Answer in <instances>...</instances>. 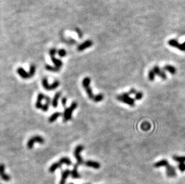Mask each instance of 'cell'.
I'll list each match as a JSON object with an SVG mask.
<instances>
[{
  "instance_id": "6da1fadb",
  "label": "cell",
  "mask_w": 185,
  "mask_h": 184,
  "mask_svg": "<svg viewBox=\"0 0 185 184\" xmlns=\"http://www.w3.org/2000/svg\"><path fill=\"white\" fill-rule=\"evenodd\" d=\"M116 99L119 101L127 104L131 107H134L135 105V99L131 98L128 92L123 93L121 95L117 96Z\"/></svg>"
},
{
  "instance_id": "7a4b0ae2",
  "label": "cell",
  "mask_w": 185,
  "mask_h": 184,
  "mask_svg": "<svg viewBox=\"0 0 185 184\" xmlns=\"http://www.w3.org/2000/svg\"><path fill=\"white\" fill-rule=\"evenodd\" d=\"M77 103L76 102H73L70 105L69 108H65L64 112V117H63V121L64 123L68 121V120H71L72 118V114L75 109L77 108Z\"/></svg>"
},
{
  "instance_id": "3957f363",
  "label": "cell",
  "mask_w": 185,
  "mask_h": 184,
  "mask_svg": "<svg viewBox=\"0 0 185 184\" xmlns=\"http://www.w3.org/2000/svg\"><path fill=\"white\" fill-rule=\"evenodd\" d=\"M91 81V79L89 77H85L83 79V81H82V85H83V87L86 90L87 95L90 99H93L95 96L93 95V92H92V89L90 87V83Z\"/></svg>"
},
{
  "instance_id": "277c9868",
  "label": "cell",
  "mask_w": 185,
  "mask_h": 184,
  "mask_svg": "<svg viewBox=\"0 0 185 184\" xmlns=\"http://www.w3.org/2000/svg\"><path fill=\"white\" fill-rule=\"evenodd\" d=\"M36 142L39 143V144H43L45 143V139L42 136L39 135H36V136L32 137L31 138L29 139L27 142V147L28 149H32L34 147V145Z\"/></svg>"
},
{
  "instance_id": "5b68a950",
  "label": "cell",
  "mask_w": 185,
  "mask_h": 184,
  "mask_svg": "<svg viewBox=\"0 0 185 184\" xmlns=\"http://www.w3.org/2000/svg\"><path fill=\"white\" fill-rule=\"evenodd\" d=\"M42 84L44 88L47 90H53L56 89L59 86V81H55L52 84L50 85L48 83V80L47 78H43L42 79Z\"/></svg>"
},
{
  "instance_id": "8992f818",
  "label": "cell",
  "mask_w": 185,
  "mask_h": 184,
  "mask_svg": "<svg viewBox=\"0 0 185 184\" xmlns=\"http://www.w3.org/2000/svg\"><path fill=\"white\" fill-rule=\"evenodd\" d=\"M84 149V147L82 145H79L75 148L74 150V157L77 160V164L78 165H82L83 163V160L82 156L80 155V152Z\"/></svg>"
},
{
  "instance_id": "52a82bcc",
  "label": "cell",
  "mask_w": 185,
  "mask_h": 184,
  "mask_svg": "<svg viewBox=\"0 0 185 184\" xmlns=\"http://www.w3.org/2000/svg\"><path fill=\"white\" fill-rule=\"evenodd\" d=\"M56 52L57 51L55 48H52L49 51V54L51 57V60H52L53 63L55 64V67L60 69L62 66V62L61 60L55 58V55Z\"/></svg>"
},
{
  "instance_id": "ba28073f",
  "label": "cell",
  "mask_w": 185,
  "mask_h": 184,
  "mask_svg": "<svg viewBox=\"0 0 185 184\" xmlns=\"http://www.w3.org/2000/svg\"><path fill=\"white\" fill-rule=\"evenodd\" d=\"M5 166L4 164L1 163L0 164V177L4 181H9L11 179V177L10 175H7L5 172Z\"/></svg>"
},
{
  "instance_id": "9c48e42d",
  "label": "cell",
  "mask_w": 185,
  "mask_h": 184,
  "mask_svg": "<svg viewBox=\"0 0 185 184\" xmlns=\"http://www.w3.org/2000/svg\"><path fill=\"white\" fill-rule=\"evenodd\" d=\"M166 173H167V176L169 178H174L177 176L176 168L170 164L166 167Z\"/></svg>"
},
{
  "instance_id": "30bf717a",
  "label": "cell",
  "mask_w": 185,
  "mask_h": 184,
  "mask_svg": "<svg viewBox=\"0 0 185 184\" xmlns=\"http://www.w3.org/2000/svg\"><path fill=\"white\" fill-rule=\"evenodd\" d=\"M93 45V42L91 40H87L86 41H85L84 42L80 44L77 47V50L79 51H83L84 50L86 49V48L90 47L92 46Z\"/></svg>"
},
{
  "instance_id": "8fae6325",
  "label": "cell",
  "mask_w": 185,
  "mask_h": 184,
  "mask_svg": "<svg viewBox=\"0 0 185 184\" xmlns=\"http://www.w3.org/2000/svg\"><path fill=\"white\" fill-rule=\"evenodd\" d=\"M17 73L23 79H29L31 77L30 74L27 73L25 70H24L22 68H18L17 70Z\"/></svg>"
},
{
  "instance_id": "7c38bea8",
  "label": "cell",
  "mask_w": 185,
  "mask_h": 184,
  "mask_svg": "<svg viewBox=\"0 0 185 184\" xmlns=\"http://www.w3.org/2000/svg\"><path fill=\"white\" fill-rule=\"evenodd\" d=\"M45 95L44 94L40 93L37 96V101L36 103V107L37 109H41L42 110L43 108V104H42V102L43 99H45Z\"/></svg>"
},
{
  "instance_id": "4fadbf2b",
  "label": "cell",
  "mask_w": 185,
  "mask_h": 184,
  "mask_svg": "<svg viewBox=\"0 0 185 184\" xmlns=\"http://www.w3.org/2000/svg\"><path fill=\"white\" fill-rule=\"evenodd\" d=\"M85 165L88 166V167H92L95 169H98L101 167L100 163H99L97 161H92V160H88L85 163Z\"/></svg>"
},
{
  "instance_id": "5bb4252c",
  "label": "cell",
  "mask_w": 185,
  "mask_h": 184,
  "mask_svg": "<svg viewBox=\"0 0 185 184\" xmlns=\"http://www.w3.org/2000/svg\"><path fill=\"white\" fill-rule=\"evenodd\" d=\"M71 175V171L68 169H67L65 171H64L62 173L61 175V179L60 181L59 184H65L66 180H67V178L68 177L69 175Z\"/></svg>"
},
{
  "instance_id": "9a60e30c",
  "label": "cell",
  "mask_w": 185,
  "mask_h": 184,
  "mask_svg": "<svg viewBox=\"0 0 185 184\" xmlns=\"http://www.w3.org/2000/svg\"><path fill=\"white\" fill-rule=\"evenodd\" d=\"M61 93L59 92H57L56 93L55 95V96H54L53 98V99L52 101V102H51L52 107H53L54 108H57V107H58V101H59V99L60 97H61Z\"/></svg>"
},
{
  "instance_id": "2e32d148",
  "label": "cell",
  "mask_w": 185,
  "mask_h": 184,
  "mask_svg": "<svg viewBox=\"0 0 185 184\" xmlns=\"http://www.w3.org/2000/svg\"><path fill=\"white\" fill-rule=\"evenodd\" d=\"M169 162L168 160H165V159H163V160H160V161L156 162L155 164H154V167L155 168H159L161 167H167V166L169 165Z\"/></svg>"
},
{
  "instance_id": "e0dca14e",
  "label": "cell",
  "mask_w": 185,
  "mask_h": 184,
  "mask_svg": "<svg viewBox=\"0 0 185 184\" xmlns=\"http://www.w3.org/2000/svg\"><path fill=\"white\" fill-rule=\"evenodd\" d=\"M45 99L46 100V104H44L43 106V108L42 109V110H43V111L45 112H46L49 110L50 104V102H51L50 98L49 96H45Z\"/></svg>"
},
{
  "instance_id": "ac0fdd59",
  "label": "cell",
  "mask_w": 185,
  "mask_h": 184,
  "mask_svg": "<svg viewBox=\"0 0 185 184\" xmlns=\"http://www.w3.org/2000/svg\"><path fill=\"white\" fill-rule=\"evenodd\" d=\"M78 166L79 165L77 164V163H76V164L74 166L73 169L71 172V175L72 178H74V179H78V178L80 177V175L79 174L78 172H77V168H78Z\"/></svg>"
},
{
  "instance_id": "d6986e66",
  "label": "cell",
  "mask_w": 185,
  "mask_h": 184,
  "mask_svg": "<svg viewBox=\"0 0 185 184\" xmlns=\"http://www.w3.org/2000/svg\"><path fill=\"white\" fill-rule=\"evenodd\" d=\"M164 70L167 71L168 73H170L171 74L174 75L176 73V69L172 65H167L164 67Z\"/></svg>"
},
{
  "instance_id": "ffe728a7",
  "label": "cell",
  "mask_w": 185,
  "mask_h": 184,
  "mask_svg": "<svg viewBox=\"0 0 185 184\" xmlns=\"http://www.w3.org/2000/svg\"><path fill=\"white\" fill-rule=\"evenodd\" d=\"M62 114L59 112H56L53 113L52 115H51L50 117L49 118V123H53L55 120H56L59 117H61Z\"/></svg>"
},
{
  "instance_id": "44dd1931",
  "label": "cell",
  "mask_w": 185,
  "mask_h": 184,
  "mask_svg": "<svg viewBox=\"0 0 185 184\" xmlns=\"http://www.w3.org/2000/svg\"><path fill=\"white\" fill-rule=\"evenodd\" d=\"M62 165V164L59 161L57 162V163H53V164H52V166H51L50 167V168H49V172H50V173H53V172H55L57 169H58V168H59V167H61V166Z\"/></svg>"
},
{
  "instance_id": "7402d4cb",
  "label": "cell",
  "mask_w": 185,
  "mask_h": 184,
  "mask_svg": "<svg viewBox=\"0 0 185 184\" xmlns=\"http://www.w3.org/2000/svg\"><path fill=\"white\" fill-rule=\"evenodd\" d=\"M168 44L170 45V46L173 47L179 48L180 44L179 43V42H178V41H177L176 39H171L168 41Z\"/></svg>"
},
{
  "instance_id": "603a6c76",
  "label": "cell",
  "mask_w": 185,
  "mask_h": 184,
  "mask_svg": "<svg viewBox=\"0 0 185 184\" xmlns=\"http://www.w3.org/2000/svg\"><path fill=\"white\" fill-rule=\"evenodd\" d=\"M173 159L174 160V161L179 163H182L185 162V156L174 155L173 157Z\"/></svg>"
},
{
  "instance_id": "cb8c5ba5",
  "label": "cell",
  "mask_w": 185,
  "mask_h": 184,
  "mask_svg": "<svg viewBox=\"0 0 185 184\" xmlns=\"http://www.w3.org/2000/svg\"><path fill=\"white\" fill-rule=\"evenodd\" d=\"M59 161L62 164H65L66 165L68 166H71L72 164V161L70 160V158H67V157H63V158H61Z\"/></svg>"
},
{
  "instance_id": "d4e9b609",
  "label": "cell",
  "mask_w": 185,
  "mask_h": 184,
  "mask_svg": "<svg viewBox=\"0 0 185 184\" xmlns=\"http://www.w3.org/2000/svg\"><path fill=\"white\" fill-rule=\"evenodd\" d=\"M46 69L47 70L49 71H51V72H58L60 70L59 68L57 67H52V66L49 65H46Z\"/></svg>"
},
{
  "instance_id": "484cf974",
  "label": "cell",
  "mask_w": 185,
  "mask_h": 184,
  "mask_svg": "<svg viewBox=\"0 0 185 184\" xmlns=\"http://www.w3.org/2000/svg\"><path fill=\"white\" fill-rule=\"evenodd\" d=\"M104 99V95L102 94H98V95L95 96L94 98H93V101L97 103L99 102L102 101V100Z\"/></svg>"
},
{
  "instance_id": "4316f807",
  "label": "cell",
  "mask_w": 185,
  "mask_h": 184,
  "mask_svg": "<svg viewBox=\"0 0 185 184\" xmlns=\"http://www.w3.org/2000/svg\"><path fill=\"white\" fill-rule=\"evenodd\" d=\"M155 75H156V74H155V73H154L153 71L152 70L150 71L149 72V80L151 81H153L155 80Z\"/></svg>"
},
{
  "instance_id": "83f0119b",
  "label": "cell",
  "mask_w": 185,
  "mask_h": 184,
  "mask_svg": "<svg viewBox=\"0 0 185 184\" xmlns=\"http://www.w3.org/2000/svg\"><path fill=\"white\" fill-rule=\"evenodd\" d=\"M143 93L141 92H137L135 95V99L136 100H141L143 97Z\"/></svg>"
},
{
  "instance_id": "f1b7e54d",
  "label": "cell",
  "mask_w": 185,
  "mask_h": 184,
  "mask_svg": "<svg viewBox=\"0 0 185 184\" xmlns=\"http://www.w3.org/2000/svg\"><path fill=\"white\" fill-rule=\"evenodd\" d=\"M36 67L34 65H32L30 67V70H29V73L30 74L31 77L34 75L35 73H36Z\"/></svg>"
},
{
  "instance_id": "f546056e",
  "label": "cell",
  "mask_w": 185,
  "mask_h": 184,
  "mask_svg": "<svg viewBox=\"0 0 185 184\" xmlns=\"http://www.w3.org/2000/svg\"><path fill=\"white\" fill-rule=\"evenodd\" d=\"M158 76H159L161 79H164V80H165V79H167V74H166L165 71H164V70H161V73H159V74L158 75Z\"/></svg>"
},
{
  "instance_id": "4dcf8cb0",
  "label": "cell",
  "mask_w": 185,
  "mask_h": 184,
  "mask_svg": "<svg viewBox=\"0 0 185 184\" xmlns=\"http://www.w3.org/2000/svg\"><path fill=\"white\" fill-rule=\"evenodd\" d=\"M152 70L153 71V72L155 73V74L156 75H158L159 74V73H161V69L159 67H158V66H155L153 68Z\"/></svg>"
},
{
  "instance_id": "1f68e13d",
  "label": "cell",
  "mask_w": 185,
  "mask_h": 184,
  "mask_svg": "<svg viewBox=\"0 0 185 184\" xmlns=\"http://www.w3.org/2000/svg\"><path fill=\"white\" fill-rule=\"evenodd\" d=\"M59 56L60 57H64L65 56L66 54H67V51H66L64 49H60L58 51Z\"/></svg>"
},
{
  "instance_id": "d6a6232c",
  "label": "cell",
  "mask_w": 185,
  "mask_h": 184,
  "mask_svg": "<svg viewBox=\"0 0 185 184\" xmlns=\"http://www.w3.org/2000/svg\"><path fill=\"white\" fill-rule=\"evenodd\" d=\"M180 172H184L185 171V163H179L178 166Z\"/></svg>"
},
{
  "instance_id": "836d02e7",
  "label": "cell",
  "mask_w": 185,
  "mask_h": 184,
  "mask_svg": "<svg viewBox=\"0 0 185 184\" xmlns=\"http://www.w3.org/2000/svg\"><path fill=\"white\" fill-rule=\"evenodd\" d=\"M67 99L66 97H64V98H62V100H61L62 105V106L64 107V108H66L65 106H66V104H67Z\"/></svg>"
},
{
  "instance_id": "e575fe53",
  "label": "cell",
  "mask_w": 185,
  "mask_h": 184,
  "mask_svg": "<svg viewBox=\"0 0 185 184\" xmlns=\"http://www.w3.org/2000/svg\"><path fill=\"white\" fill-rule=\"evenodd\" d=\"M179 49L181 51H185V41L183 42V44H180V46H179Z\"/></svg>"
},
{
  "instance_id": "d590c367",
  "label": "cell",
  "mask_w": 185,
  "mask_h": 184,
  "mask_svg": "<svg viewBox=\"0 0 185 184\" xmlns=\"http://www.w3.org/2000/svg\"><path fill=\"white\" fill-rule=\"evenodd\" d=\"M137 92L136 89H134V88H132V89H131L130 92H129L128 93L130 95H136Z\"/></svg>"
},
{
  "instance_id": "8d00e7d4",
  "label": "cell",
  "mask_w": 185,
  "mask_h": 184,
  "mask_svg": "<svg viewBox=\"0 0 185 184\" xmlns=\"http://www.w3.org/2000/svg\"><path fill=\"white\" fill-rule=\"evenodd\" d=\"M73 184V183H71V184Z\"/></svg>"
},
{
  "instance_id": "74e56055",
  "label": "cell",
  "mask_w": 185,
  "mask_h": 184,
  "mask_svg": "<svg viewBox=\"0 0 185 184\" xmlns=\"http://www.w3.org/2000/svg\"></svg>"
}]
</instances>
